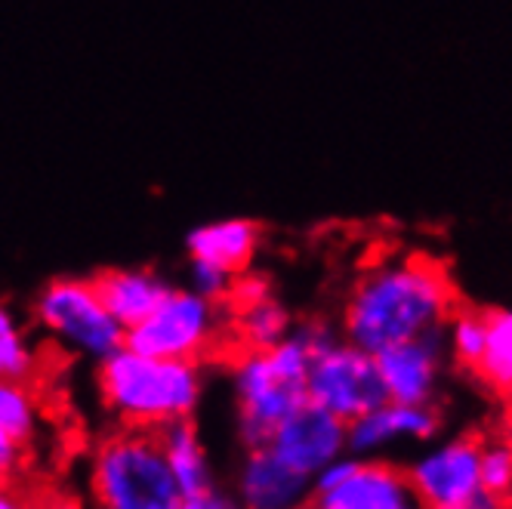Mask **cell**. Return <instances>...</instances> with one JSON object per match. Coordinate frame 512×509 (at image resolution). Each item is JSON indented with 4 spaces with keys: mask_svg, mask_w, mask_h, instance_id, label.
<instances>
[{
    "mask_svg": "<svg viewBox=\"0 0 512 509\" xmlns=\"http://www.w3.org/2000/svg\"><path fill=\"white\" fill-rule=\"evenodd\" d=\"M454 312V287L435 260L414 257L386 260L361 275L343 312V334L364 352H383L432 331H442Z\"/></svg>",
    "mask_w": 512,
    "mask_h": 509,
    "instance_id": "obj_1",
    "label": "cell"
},
{
    "mask_svg": "<svg viewBox=\"0 0 512 509\" xmlns=\"http://www.w3.org/2000/svg\"><path fill=\"white\" fill-rule=\"evenodd\" d=\"M99 402L121 426L161 432L170 423L192 420L204 398L201 361L155 358L127 343L99 361Z\"/></svg>",
    "mask_w": 512,
    "mask_h": 509,
    "instance_id": "obj_2",
    "label": "cell"
},
{
    "mask_svg": "<svg viewBox=\"0 0 512 509\" xmlns=\"http://www.w3.org/2000/svg\"><path fill=\"white\" fill-rule=\"evenodd\" d=\"M324 324H303L269 349H241L232 361L238 435L247 448L266 445L272 429L309 402L306 374Z\"/></svg>",
    "mask_w": 512,
    "mask_h": 509,
    "instance_id": "obj_3",
    "label": "cell"
},
{
    "mask_svg": "<svg viewBox=\"0 0 512 509\" xmlns=\"http://www.w3.org/2000/svg\"><path fill=\"white\" fill-rule=\"evenodd\" d=\"M87 488L96 509H173L182 497L152 429L121 426L90 457Z\"/></svg>",
    "mask_w": 512,
    "mask_h": 509,
    "instance_id": "obj_4",
    "label": "cell"
},
{
    "mask_svg": "<svg viewBox=\"0 0 512 509\" xmlns=\"http://www.w3.org/2000/svg\"><path fill=\"white\" fill-rule=\"evenodd\" d=\"M34 318L68 352L102 361L124 346V324L108 312L93 278H56L38 300Z\"/></svg>",
    "mask_w": 512,
    "mask_h": 509,
    "instance_id": "obj_5",
    "label": "cell"
},
{
    "mask_svg": "<svg viewBox=\"0 0 512 509\" xmlns=\"http://www.w3.org/2000/svg\"><path fill=\"white\" fill-rule=\"evenodd\" d=\"M306 392L312 405L337 414L346 423L386 402L377 358L352 346L349 340H337L331 331L321 337L312 352Z\"/></svg>",
    "mask_w": 512,
    "mask_h": 509,
    "instance_id": "obj_6",
    "label": "cell"
},
{
    "mask_svg": "<svg viewBox=\"0 0 512 509\" xmlns=\"http://www.w3.org/2000/svg\"><path fill=\"white\" fill-rule=\"evenodd\" d=\"M219 334H223V321L213 300L201 297L192 287H170L161 306L130 327L124 343L155 358L201 361L216 349Z\"/></svg>",
    "mask_w": 512,
    "mask_h": 509,
    "instance_id": "obj_7",
    "label": "cell"
},
{
    "mask_svg": "<svg viewBox=\"0 0 512 509\" xmlns=\"http://www.w3.org/2000/svg\"><path fill=\"white\" fill-rule=\"evenodd\" d=\"M318 509H405L414 503L408 472L380 457L343 454L312 479Z\"/></svg>",
    "mask_w": 512,
    "mask_h": 509,
    "instance_id": "obj_8",
    "label": "cell"
},
{
    "mask_svg": "<svg viewBox=\"0 0 512 509\" xmlns=\"http://www.w3.org/2000/svg\"><path fill=\"white\" fill-rule=\"evenodd\" d=\"M408 482L420 509H472L488 500L482 485V445L475 439H451L423 451Z\"/></svg>",
    "mask_w": 512,
    "mask_h": 509,
    "instance_id": "obj_9",
    "label": "cell"
},
{
    "mask_svg": "<svg viewBox=\"0 0 512 509\" xmlns=\"http://www.w3.org/2000/svg\"><path fill=\"white\" fill-rule=\"evenodd\" d=\"M266 445L287 466H294L303 476L315 479L327 463L349 454V423L331 411L306 402L272 429Z\"/></svg>",
    "mask_w": 512,
    "mask_h": 509,
    "instance_id": "obj_10",
    "label": "cell"
},
{
    "mask_svg": "<svg viewBox=\"0 0 512 509\" xmlns=\"http://www.w3.org/2000/svg\"><path fill=\"white\" fill-rule=\"evenodd\" d=\"M445 327L432 331L405 343L386 346L377 352V371L386 386L389 402L401 405H429L432 395L438 392V380H442L445 368Z\"/></svg>",
    "mask_w": 512,
    "mask_h": 509,
    "instance_id": "obj_11",
    "label": "cell"
},
{
    "mask_svg": "<svg viewBox=\"0 0 512 509\" xmlns=\"http://www.w3.org/2000/svg\"><path fill=\"white\" fill-rule=\"evenodd\" d=\"M235 497L244 509H303L312 503V479L287 466L269 445L247 448L238 476Z\"/></svg>",
    "mask_w": 512,
    "mask_h": 509,
    "instance_id": "obj_12",
    "label": "cell"
},
{
    "mask_svg": "<svg viewBox=\"0 0 512 509\" xmlns=\"http://www.w3.org/2000/svg\"><path fill=\"white\" fill-rule=\"evenodd\" d=\"M438 432V417L429 405L386 402L349 423V454L377 457L398 442H426Z\"/></svg>",
    "mask_w": 512,
    "mask_h": 509,
    "instance_id": "obj_13",
    "label": "cell"
},
{
    "mask_svg": "<svg viewBox=\"0 0 512 509\" xmlns=\"http://www.w3.org/2000/svg\"><path fill=\"white\" fill-rule=\"evenodd\" d=\"M260 238L263 232L253 220H247V216H229V220H216L192 229L186 238V250L189 260H201L232 275H241L253 263L256 250H260Z\"/></svg>",
    "mask_w": 512,
    "mask_h": 509,
    "instance_id": "obj_14",
    "label": "cell"
},
{
    "mask_svg": "<svg viewBox=\"0 0 512 509\" xmlns=\"http://www.w3.org/2000/svg\"><path fill=\"white\" fill-rule=\"evenodd\" d=\"M93 284L108 312L124 324V331L149 318L173 287L152 269H105L93 278Z\"/></svg>",
    "mask_w": 512,
    "mask_h": 509,
    "instance_id": "obj_15",
    "label": "cell"
},
{
    "mask_svg": "<svg viewBox=\"0 0 512 509\" xmlns=\"http://www.w3.org/2000/svg\"><path fill=\"white\" fill-rule=\"evenodd\" d=\"M158 435H161V448L170 463V472L179 485V494H201L216 485L207 445L192 420L170 423Z\"/></svg>",
    "mask_w": 512,
    "mask_h": 509,
    "instance_id": "obj_16",
    "label": "cell"
},
{
    "mask_svg": "<svg viewBox=\"0 0 512 509\" xmlns=\"http://www.w3.org/2000/svg\"><path fill=\"white\" fill-rule=\"evenodd\" d=\"M232 327H235V340L241 343V349H269L294 331L287 309L275 297H263L247 306H235Z\"/></svg>",
    "mask_w": 512,
    "mask_h": 509,
    "instance_id": "obj_17",
    "label": "cell"
},
{
    "mask_svg": "<svg viewBox=\"0 0 512 509\" xmlns=\"http://www.w3.org/2000/svg\"><path fill=\"white\" fill-rule=\"evenodd\" d=\"M488 334H485V352L475 365L479 374L491 389L512 395V309H494L485 312Z\"/></svg>",
    "mask_w": 512,
    "mask_h": 509,
    "instance_id": "obj_18",
    "label": "cell"
},
{
    "mask_svg": "<svg viewBox=\"0 0 512 509\" xmlns=\"http://www.w3.org/2000/svg\"><path fill=\"white\" fill-rule=\"evenodd\" d=\"M0 429L25 445L41 432L38 395L25 380H0Z\"/></svg>",
    "mask_w": 512,
    "mask_h": 509,
    "instance_id": "obj_19",
    "label": "cell"
},
{
    "mask_svg": "<svg viewBox=\"0 0 512 509\" xmlns=\"http://www.w3.org/2000/svg\"><path fill=\"white\" fill-rule=\"evenodd\" d=\"M34 368H38V352L10 306L0 303V380H28Z\"/></svg>",
    "mask_w": 512,
    "mask_h": 509,
    "instance_id": "obj_20",
    "label": "cell"
},
{
    "mask_svg": "<svg viewBox=\"0 0 512 509\" xmlns=\"http://www.w3.org/2000/svg\"><path fill=\"white\" fill-rule=\"evenodd\" d=\"M485 334H488L485 312H457L451 315L448 331H445L448 352L463 368L475 371V365H479V358L485 352Z\"/></svg>",
    "mask_w": 512,
    "mask_h": 509,
    "instance_id": "obj_21",
    "label": "cell"
},
{
    "mask_svg": "<svg viewBox=\"0 0 512 509\" xmlns=\"http://www.w3.org/2000/svg\"><path fill=\"white\" fill-rule=\"evenodd\" d=\"M482 485L488 497H506L512 491V445L491 442L482 445Z\"/></svg>",
    "mask_w": 512,
    "mask_h": 509,
    "instance_id": "obj_22",
    "label": "cell"
},
{
    "mask_svg": "<svg viewBox=\"0 0 512 509\" xmlns=\"http://www.w3.org/2000/svg\"><path fill=\"white\" fill-rule=\"evenodd\" d=\"M232 284H235V275L219 269V266H210V263H201V260H192L189 263V287L198 290L201 297L219 303V300H229L232 294Z\"/></svg>",
    "mask_w": 512,
    "mask_h": 509,
    "instance_id": "obj_23",
    "label": "cell"
},
{
    "mask_svg": "<svg viewBox=\"0 0 512 509\" xmlns=\"http://www.w3.org/2000/svg\"><path fill=\"white\" fill-rule=\"evenodd\" d=\"M173 509H244V506L238 503L235 494H226V491H219L213 485V488H207L201 494H182L173 503Z\"/></svg>",
    "mask_w": 512,
    "mask_h": 509,
    "instance_id": "obj_24",
    "label": "cell"
},
{
    "mask_svg": "<svg viewBox=\"0 0 512 509\" xmlns=\"http://www.w3.org/2000/svg\"><path fill=\"white\" fill-rule=\"evenodd\" d=\"M22 463H25V442L0 429V482L16 479L22 472Z\"/></svg>",
    "mask_w": 512,
    "mask_h": 509,
    "instance_id": "obj_25",
    "label": "cell"
},
{
    "mask_svg": "<svg viewBox=\"0 0 512 509\" xmlns=\"http://www.w3.org/2000/svg\"><path fill=\"white\" fill-rule=\"evenodd\" d=\"M0 509H34V503L10 482H0Z\"/></svg>",
    "mask_w": 512,
    "mask_h": 509,
    "instance_id": "obj_26",
    "label": "cell"
},
{
    "mask_svg": "<svg viewBox=\"0 0 512 509\" xmlns=\"http://www.w3.org/2000/svg\"><path fill=\"white\" fill-rule=\"evenodd\" d=\"M47 509H84V503L75 500V497H59V500H53Z\"/></svg>",
    "mask_w": 512,
    "mask_h": 509,
    "instance_id": "obj_27",
    "label": "cell"
},
{
    "mask_svg": "<svg viewBox=\"0 0 512 509\" xmlns=\"http://www.w3.org/2000/svg\"><path fill=\"white\" fill-rule=\"evenodd\" d=\"M472 509H506V506H500V503H497L494 497H488V500H482L479 506H472Z\"/></svg>",
    "mask_w": 512,
    "mask_h": 509,
    "instance_id": "obj_28",
    "label": "cell"
},
{
    "mask_svg": "<svg viewBox=\"0 0 512 509\" xmlns=\"http://www.w3.org/2000/svg\"><path fill=\"white\" fill-rule=\"evenodd\" d=\"M303 509H318V506H315V503H309V506H303Z\"/></svg>",
    "mask_w": 512,
    "mask_h": 509,
    "instance_id": "obj_29",
    "label": "cell"
}]
</instances>
